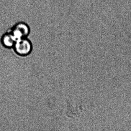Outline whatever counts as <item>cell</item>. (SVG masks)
I'll list each match as a JSON object with an SVG mask.
<instances>
[{
  "instance_id": "7a4b0ae2",
  "label": "cell",
  "mask_w": 131,
  "mask_h": 131,
  "mask_svg": "<svg viewBox=\"0 0 131 131\" xmlns=\"http://www.w3.org/2000/svg\"><path fill=\"white\" fill-rule=\"evenodd\" d=\"M10 31L16 41L28 37L30 34L31 29L27 23L21 21L15 24Z\"/></svg>"
},
{
  "instance_id": "3957f363",
  "label": "cell",
  "mask_w": 131,
  "mask_h": 131,
  "mask_svg": "<svg viewBox=\"0 0 131 131\" xmlns=\"http://www.w3.org/2000/svg\"><path fill=\"white\" fill-rule=\"evenodd\" d=\"M2 44L7 48L13 47L16 40L15 39L10 31L3 35L1 38Z\"/></svg>"
},
{
  "instance_id": "6da1fadb",
  "label": "cell",
  "mask_w": 131,
  "mask_h": 131,
  "mask_svg": "<svg viewBox=\"0 0 131 131\" xmlns=\"http://www.w3.org/2000/svg\"><path fill=\"white\" fill-rule=\"evenodd\" d=\"M16 54L21 56H26L31 53L33 45L28 37L23 38L15 41L13 47Z\"/></svg>"
}]
</instances>
